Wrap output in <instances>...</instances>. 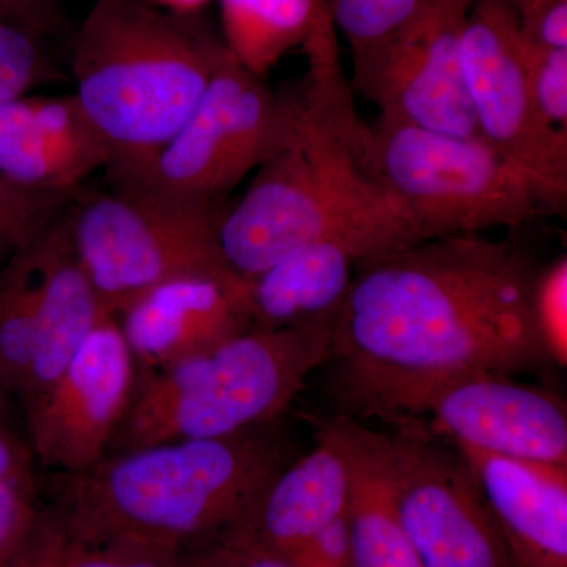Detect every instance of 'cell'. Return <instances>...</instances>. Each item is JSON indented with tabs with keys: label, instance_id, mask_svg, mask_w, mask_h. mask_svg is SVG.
I'll use <instances>...</instances> for the list:
<instances>
[{
	"label": "cell",
	"instance_id": "obj_1",
	"mask_svg": "<svg viewBox=\"0 0 567 567\" xmlns=\"http://www.w3.org/2000/svg\"><path fill=\"white\" fill-rule=\"evenodd\" d=\"M361 265L330 358L349 409L404 380L554 365L533 320L539 270L516 245L450 235Z\"/></svg>",
	"mask_w": 567,
	"mask_h": 567
},
{
	"label": "cell",
	"instance_id": "obj_2",
	"mask_svg": "<svg viewBox=\"0 0 567 567\" xmlns=\"http://www.w3.org/2000/svg\"><path fill=\"white\" fill-rule=\"evenodd\" d=\"M287 99L286 140L219 219L230 270L249 281L315 241L344 246L358 264L424 244L365 159L339 58L309 61L305 91Z\"/></svg>",
	"mask_w": 567,
	"mask_h": 567
},
{
	"label": "cell",
	"instance_id": "obj_3",
	"mask_svg": "<svg viewBox=\"0 0 567 567\" xmlns=\"http://www.w3.org/2000/svg\"><path fill=\"white\" fill-rule=\"evenodd\" d=\"M267 425L106 454L62 475L48 513L84 543L182 555L233 528L293 461L289 440Z\"/></svg>",
	"mask_w": 567,
	"mask_h": 567
},
{
	"label": "cell",
	"instance_id": "obj_4",
	"mask_svg": "<svg viewBox=\"0 0 567 567\" xmlns=\"http://www.w3.org/2000/svg\"><path fill=\"white\" fill-rule=\"evenodd\" d=\"M226 54L194 14L93 0L71 70L74 96L110 147L111 175L140 166L178 132Z\"/></svg>",
	"mask_w": 567,
	"mask_h": 567
},
{
	"label": "cell",
	"instance_id": "obj_5",
	"mask_svg": "<svg viewBox=\"0 0 567 567\" xmlns=\"http://www.w3.org/2000/svg\"><path fill=\"white\" fill-rule=\"evenodd\" d=\"M338 316L300 327L249 328L210 352L137 377L110 453L274 423L309 374L330 361Z\"/></svg>",
	"mask_w": 567,
	"mask_h": 567
},
{
	"label": "cell",
	"instance_id": "obj_6",
	"mask_svg": "<svg viewBox=\"0 0 567 567\" xmlns=\"http://www.w3.org/2000/svg\"><path fill=\"white\" fill-rule=\"evenodd\" d=\"M66 223L78 259L107 316L142 295L186 276L235 289L248 281L230 270L218 240V200H189L144 189L74 192Z\"/></svg>",
	"mask_w": 567,
	"mask_h": 567
},
{
	"label": "cell",
	"instance_id": "obj_7",
	"mask_svg": "<svg viewBox=\"0 0 567 567\" xmlns=\"http://www.w3.org/2000/svg\"><path fill=\"white\" fill-rule=\"evenodd\" d=\"M361 142L377 181L424 241L514 229L550 213L535 183L483 140L377 121Z\"/></svg>",
	"mask_w": 567,
	"mask_h": 567
},
{
	"label": "cell",
	"instance_id": "obj_8",
	"mask_svg": "<svg viewBox=\"0 0 567 567\" xmlns=\"http://www.w3.org/2000/svg\"><path fill=\"white\" fill-rule=\"evenodd\" d=\"M290 102L227 51L203 99L162 148L112 175L118 188L189 200H219L260 166L289 133Z\"/></svg>",
	"mask_w": 567,
	"mask_h": 567
},
{
	"label": "cell",
	"instance_id": "obj_9",
	"mask_svg": "<svg viewBox=\"0 0 567 567\" xmlns=\"http://www.w3.org/2000/svg\"><path fill=\"white\" fill-rule=\"evenodd\" d=\"M350 409L417 423L454 446L567 465V410L558 394L492 372L423 377L380 388Z\"/></svg>",
	"mask_w": 567,
	"mask_h": 567
},
{
	"label": "cell",
	"instance_id": "obj_10",
	"mask_svg": "<svg viewBox=\"0 0 567 567\" xmlns=\"http://www.w3.org/2000/svg\"><path fill=\"white\" fill-rule=\"evenodd\" d=\"M461 65L481 137L527 175L548 210L567 197V133L537 114L525 63V32L511 0H473L461 37Z\"/></svg>",
	"mask_w": 567,
	"mask_h": 567
},
{
	"label": "cell",
	"instance_id": "obj_11",
	"mask_svg": "<svg viewBox=\"0 0 567 567\" xmlns=\"http://www.w3.org/2000/svg\"><path fill=\"white\" fill-rule=\"evenodd\" d=\"M383 434L402 525L420 567H517L464 457L416 423Z\"/></svg>",
	"mask_w": 567,
	"mask_h": 567
},
{
	"label": "cell",
	"instance_id": "obj_12",
	"mask_svg": "<svg viewBox=\"0 0 567 567\" xmlns=\"http://www.w3.org/2000/svg\"><path fill=\"white\" fill-rule=\"evenodd\" d=\"M473 0H435L390 37L353 55V85L379 121L483 140L466 93L461 37Z\"/></svg>",
	"mask_w": 567,
	"mask_h": 567
},
{
	"label": "cell",
	"instance_id": "obj_13",
	"mask_svg": "<svg viewBox=\"0 0 567 567\" xmlns=\"http://www.w3.org/2000/svg\"><path fill=\"white\" fill-rule=\"evenodd\" d=\"M137 377L118 317H107L50 390L24 409L33 457L61 475L102 461L132 404Z\"/></svg>",
	"mask_w": 567,
	"mask_h": 567
},
{
	"label": "cell",
	"instance_id": "obj_14",
	"mask_svg": "<svg viewBox=\"0 0 567 567\" xmlns=\"http://www.w3.org/2000/svg\"><path fill=\"white\" fill-rule=\"evenodd\" d=\"M140 375L210 352L252 328L246 290L207 276L173 279L118 316Z\"/></svg>",
	"mask_w": 567,
	"mask_h": 567
},
{
	"label": "cell",
	"instance_id": "obj_15",
	"mask_svg": "<svg viewBox=\"0 0 567 567\" xmlns=\"http://www.w3.org/2000/svg\"><path fill=\"white\" fill-rule=\"evenodd\" d=\"M352 468L333 421L317 425V442L270 481L244 517L221 536L289 558L344 517ZM219 537V536H218Z\"/></svg>",
	"mask_w": 567,
	"mask_h": 567
},
{
	"label": "cell",
	"instance_id": "obj_16",
	"mask_svg": "<svg viewBox=\"0 0 567 567\" xmlns=\"http://www.w3.org/2000/svg\"><path fill=\"white\" fill-rule=\"evenodd\" d=\"M110 163V147L76 96L24 95L0 104V175L9 181L73 194Z\"/></svg>",
	"mask_w": 567,
	"mask_h": 567
},
{
	"label": "cell",
	"instance_id": "obj_17",
	"mask_svg": "<svg viewBox=\"0 0 567 567\" xmlns=\"http://www.w3.org/2000/svg\"><path fill=\"white\" fill-rule=\"evenodd\" d=\"M517 567H567V465L456 446Z\"/></svg>",
	"mask_w": 567,
	"mask_h": 567
},
{
	"label": "cell",
	"instance_id": "obj_18",
	"mask_svg": "<svg viewBox=\"0 0 567 567\" xmlns=\"http://www.w3.org/2000/svg\"><path fill=\"white\" fill-rule=\"evenodd\" d=\"M39 328L20 393L28 409L50 390L93 328L107 319L74 251L65 210L37 237Z\"/></svg>",
	"mask_w": 567,
	"mask_h": 567
},
{
	"label": "cell",
	"instance_id": "obj_19",
	"mask_svg": "<svg viewBox=\"0 0 567 567\" xmlns=\"http://www.w3.org/2000/svg\"><path fill=\"white\" fill-rule=\"evenodd\" d=\"M357 259L344 246H298L248 281L246 308L252 328L300 327L341 312Z\"/></svg>",
	"mask_w": 567,
	"mask_h": 567
},
{
	"label": "cell",
	"instance_id": "obj_20",
	"mask_svg": "<svg viewBox=\"0 0 567 567\" xmlns=\"http://www.w3.org/2000/svg\"><path fill=\"white\" fill-rule=\"evenodd\" d=\"M333 424L352 468L344 520L354 567H420L399 514L382 432L349 417Z\"/></svg>",
	"mask_w": 567,
	"mask_h": 567
},
{
	"label": "cell",
	"instance_id": "obj_21",
	"mask_svg": "<svg viewBox=\"0 0 567 567\" xmlns=\"http://www.w3.org/2000/svg\"><path fill=\"white\" fill-rule=\"evenodd\" d=\"M224 47L264 80L284 55L334 28L324 0H219Z\"/></svg>",
	"mask_w": 567,
	"mask_h": 567
},
{
	"label": "cell",
	"instance_id": "obj_22",
	"mask_svg": "<svg viewBox=\"0 0 567 567\" xmlns=\"http://www.w3.org/2000/svg\"><path fill=\"white\" fill-rule=\"evenodd\" d=\"M37 237L0 268V379L6 391L17 394L28 374L39 328Z\"/></svg>",
	"mask_w": 567,
	"mask_h": 567
},
{
	"label": "cell",
	"instance_id": "obj_23",
	"mask_svg": "<svg viewBox=\"0 0 567 567\" xmlns=\"http://www.w3.org/2000/svg\"><path fill=\"white\" fill-rule=\"evenodd\" d=\"M13 567H183V563L182 555L74 539L48 511L40 509Z\"/></svg>",
	"mask_w": 567,
	"mask_h": 567
},
{
	"label": "cell",
	"instance_id": "obj_24",
	"mask_svg": "<svg viewBox=\"0 0 567 567\" xmlns=\"http://www.w3.org/2000/svg\"><path fill=\"white\" fill-rule=\"evenodd\" d=\"M435 0H324L334 28L352 55L379 43L415 20Z\"/></svg>",
	"mask_w": 567,
	"mask_h": 567
},
{
	"label": "cell",
	"instance_id": "obj_25",
	"mask_svg": "<svg viewBox=\"0 0 567 567\" xmlns=\"http://www.w3.org/2000/svg\"><path fill=\"white\" fill-rule=\"evenodd\" d=\"M71 196L35 192L0 175V262H6L61 215Z\"/></svg>",
	"mask_w": 567,
	"mask_h": 567
},
{
	"label": "cell",
	"instance_id": "obj_26",
	"mask_svg": "<svg viewBox=\"0 0 567 567\" xmlns=\"http://www.w3.org/2000/svg\"><path fill=\"white\" fill-rule=\"evenodd\" d=\"M41 37L21 25L0 22V104L59 80Z\"/></svg>",
	"mask_w": 567,
	"mask_h": 567
},
{
	"label": "cell",
	"instance_id": "obj_27",
	"mask_svg": "<svg viewBox=\"0 0 567 567\" xmlns=\"http://www.w3.org/2000/svg\"><path fill=\"white\" fill-rule=\"evenodd\" d=\"M529 92L546 125L567 133V50L544 47L525 33Z\"/></svg>",
	"mask_w": 567,
	"mask_h": 567
},
{
	"label": "cell",
	"instance_id": "obj_28",
	"mask_svg": "<svg viewBox=\"0 0 567 567\" xmlns=\"http://www.w3.org/2000/svg\"><path fill=\"white\" fill-rule=\"evenodd\" d=\"M533 320L551 364H567V260L539 270L533 289Z\"/></svg>",
	"mask_w": 567,
	"mask_h": 567
},
{
	"label": "cell",
	"instance_id": "obj_29",
	"mask_svg": "<svg viewBox=\"0 0 567 567\" xmlns=\"http://www.w3.org/2000/svg\"><path fill=\"white\" fill-rule=\"evenodd\" d=\"M40 509L35 480L0 481V567H13Z\"/></svg>",
	"mask_w": 567,
	"mask_h": 567
},
{
	"label": "cell",
	"instance_id": "obj_30",
	"mask_svg": "<svg viewBox=\"0 0 567 567\" xmlns=\"http://www.w3.org/2000/svg\"><path fill=\"white\" fill-rule=\"evenodd\" d=\"M182 563L183 567H293L286 558L226 536L183 551Z\"/></svg>",
	"mask_w": 567,
	"mask_h": 567
},
{
	"label": "cell",
	"instance_id": "obj_31",
	"mask_svg": "<svg viewBox=\"0 0 567 567\" xmlns=\"http://www.w3.org/2000/svg\"><path fill=\"white\" fill-rule=\"evenodd\" d=\"M286 559L293 567H354L344 517L328 525Z\"/></svg>",
	"mask_w": 567,
	"mask_h": 567
},
{
	"label": "cell",
	"instance_id": "obj_32",
	"mask_svg": "<svg viewBox=\"0 0 567 567\" xmlns=\"http://www.w3.org/2000/svg\"><path fill=\"white\" fill-rule=\"evenodd\" d=\"M0 22L43 35L58 25V10L54 0H0Z\"/></svg>",
	"mask_w": 567,
	"mask_h": 567
},
{
	"label": "cell",
	"instance_id": "obj_33",
	"mask_svg": "<svg viewBox=\"0 0 567 567\" xmlns=\"http://www.w3.org/2000/svg\"><path fill=\"white\" fill-rule=\"evenodd\" d=\"M32 450L0 424V481L35 480Z\"/></svg>",
	"mask_w": 567,
	"mask_h": 567
},
{
	"label": "cell",
	"instance_id": "obj_34",
	"mask_svg": "<svg viewBox=\"0 0 567 567\" xmlns=\"http://www.w3.org/2000/svg\"><path fill=\"white\" fill-rule=\"evenodd\" d=\"M141 2L155 7V9L158 10L169 11V13L192 17V14L203 9L205 3L210 2V0H141Z\"/></svg>",
	"mask_w": 567,
	"mask_h": 567
},
{
	"label": "cell",
	"instance_id": "obj_35",
	"mask_svg": "<svg viewBox=\"0 0 567 567\" xmlns=\"http://www.w3.org/2000/svg\"><path fill=\"white\" fill-rule=\"evenodd\" d=\"M6 391V386H3L2 379H0V404H2V393Z\"/></svg>",
	"mask_w": 567,
	"mask_h": 567
}]
</instances>
